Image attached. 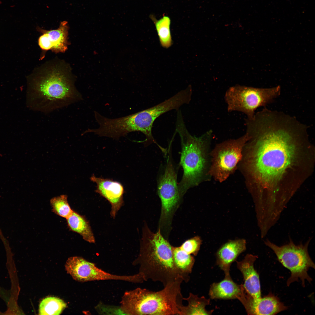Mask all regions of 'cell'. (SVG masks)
Wrapping results in <instances>:
<instances>
[{"label": "cell", "mask_w": 315, "mask_h": 315, "mask_svg": "<svg viewBox=\"0 0 315 315\" xmlns=\"http://www.w3.org/2000/svg\"><path fill=\"white\" fill-rule=\"evenodd\" d=\"M258 258L256 256L247 254L242 260L237 261V267L244 278L243 285L244 288L255 298L261 297L259 276L254 266V262Z\"/></svg>", "instance_id": "obj_13"}, {"label": "cell", "mask_w": 315, "mask_h": 315, "mask_svg": "<svg viewBox=\"0 0 315 315\" xmlns=\"http://www.w3.org/2000/svg\"><path fill=\"white\" fill-rule=\"evenodd\" d=\"M164 172L159 176L157 182V192L161 203L160 218L161 225H169L175 209L182 197L177 182V172L173 163L171 146Z\"/></svg>", "instance_id": "obj_8"}, {"label": "cell", "mask_w": 315, "mask_h": 315, "mask_svg": "<svg viewBox=\"0 0 315 315\" xmlns=\"http://www.w3.org/2000/svg\"><path fill=\"white\" fill-rule=\"evenodd\" d=\"M138 265L144 281L148 280L161 283L164 286L183 279L174 263L173 246L163 237L160 229L156 233L145 225L139 253L133 262Z\"/></svg>", "instance_id": "obj_2"}, {"label": "cell", "mask_w": 315, "mask_h": 315, "mask_svg": "<svg viewBox=\"0 0 315 315\" xmlns=\"http://www.w3.org/2000/svg\"><path fill=\"white\" fill-rule=\"evenodd\" d=\"M281 87L259 88L237 85L226 92L224 99L229 112L238 111L245 114L247 118H253L255 111L261 106L265 107L280 94Z\"/></svg>", "instance_id": "obj_5"}, {"label": "cell", "mask_w": 315, "mask_h": 315, "mask_svg": "<svg viewBox=\"0 0 315 315\" xmlns=\"http://www.w3.org/2000/svg\"><path fill=\"white\" fill-rule=\"evenodd\" d=\"M68 29L67 22L64 21L57 29L41 30L42 34L38 41L39 47L44 51L51 50L56 53L65 52L69 45Z\"/></svg>", "instance_id": "obj_12"}, {"label": "cell", "mask_w": 315, "mask_h": 315, "mask_svg": "<svg viewBox=\"0 0 315 315\" xmlns=\"http://www.w3.org/2000/svg\"><path fill=\"white\" fill-rule=\"evenodd\" d=\"M66 306V304L61 299L54 297H47L40 302L38 314L59 315Z\"/></svg>", "instance_id": "obj_20"}, {"label": "cell", "mask_w": 315, "mask_h": 315, "mask_svg": "<svg viewBox=\"0 0 315 315\" xmlns=\"http://www.w3.org/2000/svg\"><path fill=\"white\" fill-rule=\"evenodd\" d=\"M52 211L55 214L66 219L72 214L74 210L71 208L66 195L54 197L50 201Z\"/></svg>", "instance_id": "obj_21"}, {"label": "cell", "mask_w": 315, "mask_h": 315, "mask_svg": "<svg viewBox=\"0 0 315 315\" xmlns=\"http://www.w3.org/2000/svg\"><path fill=\"white\" fill-rule=\"evenodd\" d=\"M95 309L100 314H125L120 306L108 305L100 303L95 307Z\"/></svg>", "instance_id": "obj_23"}, {"label": "cell", "mask_w": 315, "mask_h": 315, "mask_svg": "<svg viewBox=\"0 0 315 315\" xmlns=\"http://www.w3.org/2000/svg\"><path fill=\"white\" fill-rule=\"evenodd\" d=\"M69 230L79 234L84 240L94 243V236L88 221L83 216L74 211L72 214L66 219Z\"/></svg>", "instance_id": "obj_16"}, {"label": "cell", "mask_w": 315, "mask_h": 315, "mask_svg": "<svg viewBox=\"0 0 315 315\" xmlns=\"http://www.w3.org/2000/svg\"><path fill=\"white\" fill-rule=\"evenodd\" d=\"M237 299L243 304L249 315H275L288 308L278 297L271 293L263 298H255L249 294L244 288Z\"/></svg>", "instance_id": "obj_10"}, {"label": "cell", "mask_w": 315, "mask_h": 315, "mask_svg": "<svg viewBox=\"0 0 315 315\" xmlns=\"http://www.w3.org/2000/svg\"><path fill=\"white\" fill-rule=\"evenodd\" d=\"M201 244L200 237L196 236L187 240L179 247L188 254L196 256L200 249Z\"/></svg>", "instance_id": "obj_22"}, {"label": "cell", "mask_w": 315, "mask_h": 315, "mask_svg": "<svg viewBox=\"0 0 315 315\" xmlns=\"http://www.w3.org/2000/svg\"><path fill=\"white\" fill-rule=\"evenodd\" d=\"M90 179L96 184L95 192L110 203V215L114 219L124 203L123 186L119 182L111 179L97 177L94 175H92Z\"/></svg>", "instance_id": "obj_11"}, {"label": "cell", "mask_w": 315, "mask_h": 315, "mask_svg": "<svg viewBox=\"0 0 315 315\" xmlns=\"http://www.w3.org/2000/svg\"><path fill=\"white\" fill-rule=\"evenodd\" d=\"M309 239L304 244H295L291 240L287 244L279 246L267 239L265 244L270 248L276 255L279 261L291 272V275L287 281L288 286L300 280L303 287L305 280L309 283L312 279L308 274L309 268L315 269V265L308 252Z\"/></svg>", "instance_id": "obj_6"}, {"label": "cell", "mask_w": 315, "mask_h": 315, "mask_svg": "<svg viewBox=\"0 0 315 315\" xmlns=\"http://www.w3.org/2000/svg\"><path fill=\"white\" fill-rule=\"evenodd\" d=\"M174 261L183 281L188 282L195 262L194 257L188 254L179 247L173 246Z\"/></svg>", "instance_id": "obj_18"}, {"label": "cell", "mask_w": 315, "mask_h": 315, "mask_svg": "<svg viewBox=\"0 0 315 315\" xmlns=\"http://www.w3.org/2000/svg\"><path fill=\"white\" fill-rule=\"evenodd\" d=\"M183 281L169 283L158 291L137 288L125 292L120 302L125 314L180 315L179 306L183 297L181 291Z\"/></svg>", "instance_id": "obj_4"}, {"label": "cell", "mask_w": 315, "mask_h": 315, "mask_svg": "<svg viewBox=\"0 0 315 315\" xmlns=\"http://www.w3.org/2000/svg\"><path fill=\"white\" fill-rule=\"evenodd\" d=\"M243 288V285L235 283L230 275L225 276L222 281L211 286L209 295L211 299H237Z\"/></svg>", "instance_id": "obj_15"}, {"label": "cell", "mask_w": 315, "mask_h": 315, "mask_svg": "<svg viewBox=\"0 0 315 315\" xmlns=\"http://www.w3.org/2000/svg\"><path fill=\"white\" fill-rule=\"evenodd\" d=\"M246 249V241L244 239L230 240L219 248L216 253V263L225 276L230 275L231 264Z\"/></svg>", "instance_id": "obj_14"}, {"label": "cell", "mask_w": 315, "mask_h": 315, "mask_svg": "<svg viewBox=\"0 0 315 315\" xmlns=\"http://www.w3.org/2000/svg\"><path fill=\"white\" fill-rule=\"evenodd\" d=\"M176 131L181 139V153L179 164L183 170L178 188L183 197L190 188L198 185L208 175V149L212 136L210 130L201 136L192 135L187 129L180 111H177Z\"/></svg>", "instance_id": "obj_3"}, {"label": "cell", "mask_w": 315, "mask_h": 315, "mask_svg": "<svg viewBox=\"0 0 315 315\" xmlns=\"http://www.w3.org/2000/svg\"><path fill=\"white\" fill-rule=\"evenodd\" d=\"M183 300L188 302V304L184 306L182 304L179 306V309L181 315L211 314L213 310L207 311L205 307L210 304V300L203 296L201 297L190 293L187 298Z\"/></svg>", "instance_id": "obj_17"}, {"label": "cell", "mask_w": 315, "mask_h": 315, "mask_svg": "<svg viewBox=\"0 0 315 315\" xmlns=\"http://www.w3.org/2000/svg\"><path fill=\"white\" fill-rule=\"evenodd\" d=\"M66 270L74 280L80 282L111 280L134 283H140L141 281V277L138 273L129 276L112 274L79 256L70 257L66 263Z\"/></svg>", "instance_id": "obj_9"}, {"label": "cell", "mask_w": 315, "mask_h": 315, "mask_svg": "<svg viewBox=\"0 0 315 315\" xmlns=\"http://www.w3.org/2000/svg\"><path fill=\"white\" fill-rule=\"evenodd\" d=\"M249 139L246 134L217 144L211 153L208 174L219 182L232 174L242 158L244 147Z\"/></svg>", "instance_id": "obj_7"}, {"label": "cell", "mask_w": 315, "mask_h": 315, "mask_svg": "<svg viewBox=\"0 0 315 315\" xmlns=\"http://www.w3.org/2000/svg\"><path fill=\"white\" fill-rule=\"evenodd\" d=\"M150 17L155 24L161 45L164 48H169L172 43L170 18L164 16L158 20L153 15Z\"/></svg>", "instance_id": "obj_19"}, {"label": "cell", "mask_w": 315, "mask_h": 315, "mask_svg": "<svg viewBox=\"0 0 315 315\" xmlns=\"http://www.w3.org/2000/svg\"><path fill=\"white\" fill-rule=\"evenodd\" d=\"M71 70L63 62L53 61L35 71L27 79L28 107L47 113L82 100Z\"/></svg>", "instance_id": "obj_1"}]
</instances>
